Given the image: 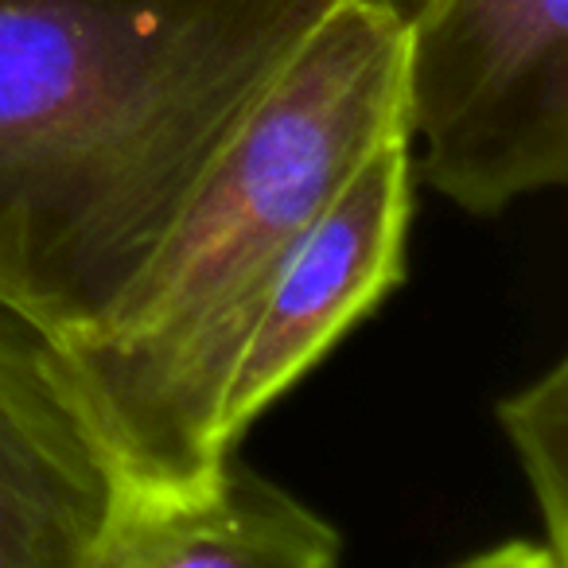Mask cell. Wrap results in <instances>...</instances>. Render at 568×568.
Listing matches in <instances>:
<instances>
[{"instance_id":"8","label":"cell","mask_w":568,"mask_h":568,"mask_svg":"<svg viewBox=\"0 0 568 568\" xmlns=\"http://www.w3.org/2000/svg\"><path fill=\"white\" fill-rule=\"evenodd\" d=\"M456 568H560V565L545 552L541 541H506L479 552V557H467Z\"/></svg>"},{"instance_id":"7","label":"cell","mask_w":568,"mask_h":568,"mask_svg":"<svg viewBox=\"0 0 568 568\" xmlns=\"http://www.w3.org/2000/svg\"><path fill=\"white\" fill-rule=\"evenodd\" d=\"M498 425L510 440L541 518V545L568 568V363L557 358L545 374L498 402Z\"/></svg>"},{"instance_id":"6","label":"cell","mask_w":568,"mask_h":568,"mask_svg":"<svg viewBox=\"0 0 568 568\" xmlns=\"http://www.w3.org/2000/svg\"><path fill=\"white\" fill-rule=\"evenodd\" d=\"M98 568H343V537L230 456L195 490L129 495Z\"/></svg>"},{"instance_id":"4","label":"cell","mask_w":568,"mask_h":568,"mask_svg":"<svg viewBox=\"0 0 568 568\" xmlns=\"http://www.w3.org/2000/svg\"><path fill=\"white\" fill-rule=\"evenodd\" d=\"M413 180L405 133L386 136L304 230L226 386L222 444L230 452L276 397L405 281V242L417 206Z\"/></svg>"},{"instance_id":"2","label":"cell","mask_w":568,"mask_h":568,"mask_svg":"<svg viewBox=\"0 0 568 568\" xmlns=\"http://www.w3.org/2000/svg\"><path fill=\"white\" fill-rule=\"evenodd\" d=\"M397 0H339L268 82L121 308L51 343L133 498L195 490L234 452L222 402L288 253L402 121Z\"/></svg>"},{"instance_id":"3","label":"cell","mask_w":568,"mask_h":568,"mask_svg":"<svg viewBox=\"0 0 568 568\" xmlns=\"http://www.w3.org/2000/svg\"><path fill=\"white\" fill-rule=\"evenodd\" d=\"M568 0H417L402 17L413 172L467 214L568 180Z\"/></svg>"},{"instance_id":"1","label":"cell","mask_w":568,"mask_h":568,"mask_svg":"<svg viewBox=\"0 0 568 568\" xmlns=\"http://www.w3.org/2000/svg\"><path fill=\"white\" fill-rule=\"evenodd\" d=\"M339 0H0V304L71 343Z\"/></svg>"},{"instance_id":"5","label":"cell","mask_w":568,"mask_h":568,"mask_svg":"<svg viewBox=\"0 0 568 568\" xmlns=\"http://www.w3.org/2000/svg\"><path fill=\"white\" fill-rule=\"evenodd\" d=\"M125 503L51 339L0 304V568H98Z\"/></svg>"}]
</instances>
